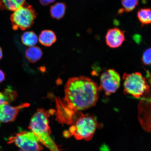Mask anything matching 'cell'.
<instances>
[{
    "mask_svg": "<svg viewBox=\"0 0 151 151\" xmlns=\"http://www.w3.org/2000/svg\"><path fill=\"white\" fill-rule=\"evenodd\" d=\"M65 91L63 101L70 108L77 112L94 106L99 99V87L86 76L69 79L65 85Z\"/></svg>",
    "mask_w": 151,
    "mask_h": 151,
    "instance_id": "6da1fadb",
    "label": "cell"
},
{
    "mask_svg": "<svg viewBox=\"0 0 151 151\" xmlns=\"http://www.w3.org/2000/svg\"><path fill=\"white\" fill-rule=\"evenodd\" d=\"M51 112L43 109H38L32 117L28 128L38 139L41 144L50 151H60L50 136L49 118Z\"/></svg>",
    "mask_w": 151,
    "mask_h": 151,
    "instance_id": "7a4b0ae2",
    "label": "cell"
},
{
    "mask_svg": "<svg viewBox=\"0 0 151 151\" xmlns=\"http://www.w3.org/2000/svg\"><path fill=\"white\" fill-rule=\"evenodd\" d=\"M99 124L97 120L93 116L80 112L68 131L64 132V136L68 137L73 136L78 140H91L99 127Z\"/></svg>",
    "mask_w": 151,
    "mask_h": 151,
    "instance_id": "3957f363",
    "label": "cell"
},
{
    "mask_svg": "<svg viewBox=\"0 0 151 151\" xmlns=\"http://www.w3.org/2000/svg\"><path fill=\"white\" fill-rule=\"evenodd\" d=\"M124 91L137 99H139L148 91L150 88L146 79L140 73H124Z\"/></svg>",
    "mask_w": 151,
    "mask_h": 151,
    "instance_id": "277c9868",
    "label": "cell"
},
{
    "mask_svg": "<svg viewBox=\"0 0 151 151\" xmlns=\"http://www.w3.org/2000/svg\"><path fill=\"white\" fill-rule=\"evenodd\" d=\"M36 17V13L33 7L24 4L11 15L12 29L25 30L29 28L33 25Z\"/></svg>",
    "mask_w": 151,
    "mask_h": 151,
    "instance_id": "5b68a950",
    "label": "cell"
},
{
    "mask_svg": "<svg viewBox=\"0 0 151 151\" xmlns=\"http://www.w3.org/2000/svg\"><path fill=\"white\" fill-rule=\"evenodd\" d=\"M7 143H14L21 150L28 151H40L43 148L38 139L31 131L20 132L9 137Z\"/></svg>",
    "mask_w": 151,
    "mask_h": 151,
    "instance_id": "8992f818",
    "label": "cell"
},
{
    "mask_svg": "<svg viewBox=\"0 0 151 151\" xmlns=\"http://www.w3.org/2000/svg\"><path fill=\"white\" fill-rule=\"evenodd\" d=\"M120 75L115 70L109 69L103 73L101 76L99 91H104L106 95L109 96L115 93L120 86Z\"/></svg>",
    "mask_w": 151,
    "mask_h": 151,
    "instance_id": "52a82bcc",
    "label": "cell"
},
{
    "mask_svg": "<svg viewBox=\"0 0 151 151\" xmlns=\"http://www.w3.org/2000/svg\"><path fill=\"white\" fill-rule=\"evenodd\" d=\"M56 120L61 124H72L78 117L80 112L73 110L61 101L56 99Z\"/></svg>",
    "mask_w": 151,
    "mask_h": 151,
    "instance_id": "ba28073f",
    "label": "cell"
},
{
    "mask_svg": "<svg viewBox=\"0 0 151 151\" xmlns=\"http://www.w3.org/2000/svg\"><path fill=\"white\" fill-rule=\"evenodd\" d=\"M29 103H25L14 107L8 103L0 105V124L14 121L22 109L29 107Z\"/></svg>",
    "mask_w": 151,
    "mask_h": 151,
    "instance_id": "9c48e42d",
    "label": "cell"
},
{
    "mask_svg": "<svg viewBox=\"0 0 151 151\" xmlns=\"http://www.w3.org/2000/svg\"><path fill=\"white\" fill-rule=\"evenodd\" d=\"M125 40L124 32L117 27L109 29L105 36L107 45L112 48H119L122 46Z\"/></svg>",
    "mask_w": 151,
    "mask_h": 151,
    "instance_id": "30bf717a",
    "label": "cell"
},
{
    "mask_svg": "<svg viewBox=\"0 0 151 151\" xmlns=\"http://www.w3.org/2000/svg\"><path fill=\"white\" fill-rule=\"evenodd\" d=\"M39 41L41 45L49 47L55 42L56 37L53 32L50 30H45L41 32L39 35Z\"/></svg>",
    "mask_w": 151,
    "mask_h": 151,
    "instance_id": "8fae6325",
    "label": "cell"
},
{
    "mask_svg": "<svg viewBox=\"0 0 151 151\" xmlns=\"http://www.w3.org/2000/svg\"><path fill=\"white\" fill-rule=\"evenodd\" d=\"M26 0H0V9L14 11L25 4Z\"/></svg>",
    "mask_w": 151,
    "mask_h": 151,
    "instance_id": "7c38bea8",
    "label": "cell"
},
{
    "mask_svg": "<svg viewBox=\"0 0 151 151\" xmlns=\"http://www.w3.org/2000/svg\"><path fill=\"white\" fill-rule=\"evenodd\" d=\"M42 52L40 47L37 46L30 47L25 52V56L28 61L31 63H35L41 59Z\"/></svg>",
    "mask_w": 151,
    "mask_h": 151,
    "instance_id": "4fadbf2b",
    "label": "cell"
},
{
    "mask_svg": "<svg viewBox=\"0 0 151 151\" xmlns=\"http://www.w3.org/2000/svg\"><path fill=\"white\" fill-rule=\"evenodd\" d=\"M66 6L62 3H57L50 7V14L52 18L60 19L65 14Z\"/></svg>",
    "mask_w": 151,
    "mask_h": 151,
    "instance_id": "5bb4252c",
    "label": "cell"
},
{
    "mask_svg": "<svg viewBox=\"0 0 151 151\" xmlns=\"http://www.w3.org/2000/svg\"><path fill=\"white\" fill-rule=\"evenodd\" d=\"M138 19L142 26L151 24V8H141L137 12Z\"/></svg>",
    "mask_w": 151,
    "mask_h": 151,
    "instance_id": "9a60e30c",
    "label": "cell"
},
{
    "mask_svg": "<svg viewBox=\"0 0 151 151\" xmlns=\"http://www.w3.org/2000/svg\"><path fill=\"white\" fill-rule=\"evenodd\" d=\"M38 37L35 33L32 31L26 32L22 35L21 40L23 44L26 46L33 47L38 42Z\"/></svg>",
    "mask_w": 151,
    "mask_h": 151,
    "instance_id": "2e32d148",
    "label": "cell"
},
{
    "mask_svg": "<svg viewBox=\"0 0 151 151\" xmlns=\"http://www.w3.org/2000/svg\"><path fill=\"white\" fill-rule=\"evenodd\" d=\"M122 7L118 11V14L132 12L139 4V0H121Z\"/></svg>",
    "mask_w": 151,
    "mask_h": 151,
    "instance_id": "e0dca14e",
    "label": "cell"
},
{
    "mask_svg": "<svg viewBox=\"0 0 151 151\" xmlns=\"http://www.w3.org/2000/svg\"><path fill=\"white\" fill-rule=\"evenodd\" d=\"M17 97L16 91L11 88H6L3 92H0V105L14 101Z\"/></svg>",
    "mask_w": 151,
    "mask_h": 151,
    "instance_id": "ac0fdd59",
    "label": "cell"
},
{
    "mask_svg": "<svg viewBox=\"0 0 151 151\" xmlns=\"http://www.w3.org/2000/svg\"><path fill=\"white\" fill-rule=\"evenodd\" d=\"M142 60L143 63L145 65H151V48L147 49L143 52Z\"/></svg>",
    "mask_w": 151,
    "mask_h": 151,
    "instance_id": "d6986e66",
    "label": "cell"
},
{
    "mask_svg": "<svg viewBox=\"0 0 151 151\" xmlns=\"http://www.w3.org/2000/svg\"><path fill=\"white\" fill-rule=\"evenodd\" d=\"M55 0H40L41 4L43 6H46L54 2Z\"/></svg>",
    "mask_w": 151,
    "mask_h": 151,
    "instance_id": "ffe728a7",
    "label": "cell"
},
{
    "mask_svg": "<svg viewBox=\"0 0 151 151\" xmlns=\"http://www.w3.org/2000/svg\"><path fill=\"white\" fill-rule=\"evenodd\" d=\"M5 79V74L0 69V83L2 82Z\"/></svg>",
    "mask_w": 151,
    "mask_h": 151,
    "instance_id": "44dd1931",
    "label": "cell"
},
{
    "mask_svg": "<svg viewBox=\"0 0 151 151\" xmlns=\"http://www.w3.org/2000/svg\"><path fill=\"white\" fill-rule=\"evenodd\" d=\"M3 57V52L1 47H0V60Z\"/></svg>",
    "mask_w": 151,
    "mask_h": 151,
    "instance_id": "7402d4cb",
    "label": "cell"
},
{
    "mask_svg": "<svg viewBox=\"0 0 151 151\" xmlns=\"http://www.w3.org/2000/svg\"><path fill=\"white\" fill-rule=\"evenodd\" d=\"M19 151H28L21 150H19Z\"/></svg>",
    "mask_w": 151,
    "mask_h": 151,
    "instance_id": "603a6c76",
    "label": "cell"
}]
</instances>
